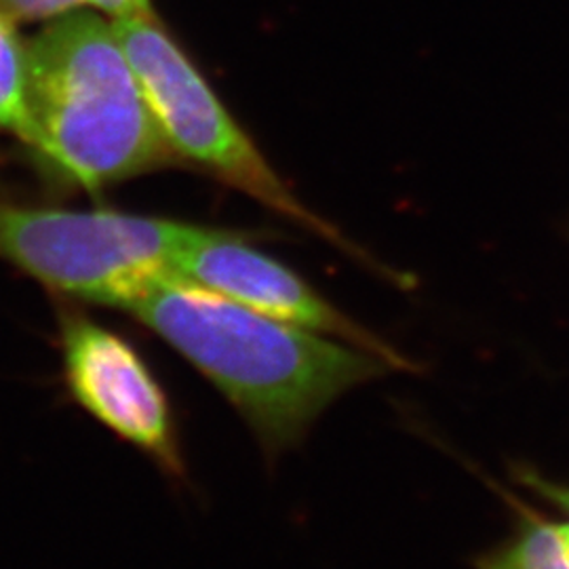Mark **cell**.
I'll return each mask as SVG.
<instances>
[{
    "mask_svg": "<svg viewBox=\"0 0 569 569\" xmlns=\"http://www.w3.org/2000/svg\"><path fill=\"white\" fill-rule=\"evenodd\" d=\"M173 272L277 321L363 348L392 369H411L401 352L350 321L293 270L230 232L207 228L178 256Z\"/></svg>",
    "mask_w": 569,
    "mask_h": 569,
    "instance_id": "obj_6",
    "label": "cell"
},
{
    "mask_svg": "<svg viewBox=\"0 0 569 569\" xmlns=\"http://www.w3.org/2000/svg\"><path fill=\"white\" fill-rule=\"evenodd\" d=\"M515 479L531 493L547 500L555 509L561 510L569 519V486H561L529 467L515 468Z\"/></svg>",
    "mask_w": 569,
    "mask_h": 569,
    "instance_id": "obj_9",
    "label": "cell"
},
{
    "mask_svg": "<svg viewBox=\"0 0 569 569\" xmlns=\"http://www.w3.org/2000/svg\"><path fill=\"white\" fill-rule=\"evenodd\" d=\"M72 7H89L96 9L103 16H108L110 20L121 18L133 11H142V9H152L150 0H66Z\"/></svg>",
    "mask_w": 569,
    "mask_h": 569,
    "instance_id": "obj_10",
    "label": "cell"
},
{
    "mask_svg": "<svg viewBox=\"0 0 569 569\" xmlns=\"http://www.w3.org/2000/svg\"><path fill=\"white\" fill-rule=\"evenodd\" d=\"M563 529H566V542H568V550H569V521H568V523H563Z\"/></svg>",
    "mask_w": 569,
    "mask_h": 569,
    "instance_id": "obj_11",
    "label": "cell"
},
{
    "mask_svg": "<svg viewBox=\"0 0 569 569\" xmlns=\"http://www.w3.org/2000/svg\"><path fill=\"white\" fill-rule=\"evenodd\" d=\"M21 142L63 180L91 192L178 159L114 23L89 7L53 16L28 42V131Z\"/></svg>",
    "mask_w": 569,
    "mask_h": 569,
    "instance_id": "obj_2",
    "label": "cell"
},
{
    "mask_svg": "<svg viewBox=\"0 0 569 569\" xmlns=\"http://www.w3.org/2000/svg\"><path fill=\"white\" fill-rule=\"evenodd\" d=\"M204 230L110 209L0 203V260L66 298L122 308L148 279L173 272Z\"/></svg>",
    "mask_w": 569,
    "mask_h": 569,
    "instance_id": "obj_3",
    "label": "cell"
},
{
    "mask_svg": "<svg viewBox=\"0 0 569 569\" xmlns=\"http://www.w3.org/2000/svg\"><path fill=\"white\" fill-rule=\"evenodd\" d=\"M122 310L222 390L268 456L298 446L345 392L395 371L363 348L266 317L176 272L148 279Z\"/></svg>",
    "mask_w": 569,
    "mask_h": 569,
    "instance_id": "obj_1",
    "label": "cell"
},
{
    "mask_svg": "<svg viewBox=\"0 0 569 569\" xmlns=\"http://www.w3.org/2000/svg\"><path fill=\"white\" fill-rule=\"evenodd\" d=\"M60 312L61 367L70 397L167 475L183 477L171 406L140 350L79 310Z\"/></svg>",
    "mask_w": 569,
    "mask_h": 569,
    "instance_id": "obj_5",
    "label": "cell"
},
{
    "mask_svg": "<svg viewBox=\"0 0 569 569\" xmlns=\"http://www.w3.org/2000/svg\"><path fill=\"white\" fill-rule=\"evenodd\" d=\"M112 23L164 142L176 157L203 167L222 182L342 243L331 226L293 199L201 72L161 28L152 9L127 13Z\"/></svg>",
    "mask_w": 569,
    "mask_h": 569,
    "instance_id": "obj_4",
    "label": "cell"
},
{
    "mask_svg": "<svg viewBox=\"0 0 569 569\" xmlns=\"http://www.w3.org/2000/svg\"><path fill=\"white\" fill-rule=\"evenodd\" d=\"M0 131L20 140L28 131V44L7 11H0Z\"/></svg>",
    "mask_w": 569,
    "mask_h": 569,
    "instance_id": "obj_8",
    "label": "cell"
},
{
    "mask_svg": "<svg viewBox=\"0 0 569 569\" xmlns=\"http://www.w3.org/2000/svg\"><path fill=\"white\" fill-rule=\"evenodd\" d=\"M475 569H569L563 523L529 515L509 542L483 555Z\"/></svg>",
    "mask_w": 569,
    "mask_h": 569,
    "instance_id": "obj_7",
    "label": "cell"
}]
</instances>
